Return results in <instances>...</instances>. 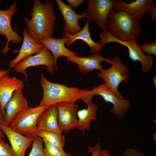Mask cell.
Here are the masks:
<instances>
[{
  "mask_svg": "<svg viewBox=\"0 0 156 156\" xmlns=\"http://www.w3.org/2000/svg\"><path fill=\"white\" fill-rule=\"evenodd\" d=\"M40 83L43 95L40 105H51L62 102L76 103L79 99L87 104L93 99L90 90L51 82L42 73L41 74Z\"/></svg>",
  "mask_w": 156,
  "mask_h": 156,
  "instance_id": "2",
  "label": "cell"
},
{
  "mask_svg": "<svg viewBox=\"0 0 156 156\" xmlns=\"http://www.w3.org/2000/svg\"><path fill=\"white\" fill-rule=\"evenodd\" d=\"M69 41L67 37H63L60 39H56L51 37H44L40 40V43L52 53L56 66L57 65V60L58 58L62 56L66 57L77 56L78 53L71 51L65 46Z\"/></svg>",
  "mask_w": 156,
  "mask_h": 156,
  "instance_id": "16",
  "label": "cell"
},
{
  "mask_svg": "<svg viewBox=\"0 0 156 156\" xmlns=\"http://www.w3.org/2000/svg\"><path fill=\"white\" fill-rule=\"evenodd\" d=\"M43 142L42 139L39 136L34 138L32 148L28 156H44Z\"/></svg>",
  "mask_w": 156,
  "mask_h": 156,
  "instance_id": "24",
  "label": "cell"
},
{
  "mask_svg": "<svg viewBox=\"0 0 156 156\" xmlns=\"http://www.w3.org/2000/svg\"><path fill=\"white\" fill-rule=\"evenodd\" d=\"M9 72V70L0 69V78L2 77L7 75Z\"/></svg>",
  "mask_w": 156,
  "mask_h": 156,
  "instance_id": "33",
  "label": "cell"
},
{
  "mask_svg": "<svg viewBox=\"0 0 156 156\" xmlns=\"http://www.w3.org/2000/svg\"><path fill=\"white\" fill-rule=\"evenodd\" d=\"M87 105L86 109L79 110L77 113L78 118L77 128L82 131L89 130L91 121L97 120L96 112L98 109L97 106L92 101Z\"/></svg>",
  "mask_w": 156,
  "mask_h": 156,
  "instance_id": "22",
  "label": "cell"
},
{
  "mask_svg": "<svg viewBox=\"0 0 156 156\" xmlns=\"http://www.w3.org/2000/svg\"><path fill=\"white\" fill-rule=\"evenodd\" d=\"M109 63L112 66L107 69H103L97 74L98 77L103 79L107 86L121 99H124L119 92L118 88L123 82L127 83L129 81V70L127 66L122 62L118 56L112 60L109 59Z\"/></svg>",
  "mask_w": 156,
  "mask_h": 156,
  "instance_id": "5",
  "label": "cell"
},
{
  "mask_svg": "<svg viewBox=\"0 0 156 156\" xmlns=\"http://www.w3.org/2000/svg\"><path fill=\"white\" fill-rule=\"evenodd\" d=\"M44 147L43 148L44 156H71L64 150L52 146L46 142H44Z\"/></svg>",
  "mask_w": 156,
  "mask_h": 156,
  "instance_id": "25",
  "label": "cell"
},
{
  "mask_svg": "<svg viewBox=\"0 0 156 156\" xmlns=\"http://www.w3.org/2000/svg\"><path fill=\"white\" fill-rule=\"evenodd\" d=\"M102 41L105 44L112 42L119 43L126 47L129 51V58L133 62L139 61L141 64L142 70L147 72L153 68V59L150 55H146L143 52L141 46L133 41H122L116 39L109 31L105 32L102 37Z\"/></svg>",
  "mask_w": 156,
  "mask_h": 156,
  "instance_id": "7",
  "label": "cell"
},
{
  "mask_svg": "<svg viewBox=\"0 0 156 156\" xmlns=\"http://www.w3.org/2000/svg\"><path fill=\"white\" fill-rule=\"evenodd\" d=\"M29 14L31 18L23 17L29 36L37 44H41L44 37L53 38L55 22L57 19L53 1L47 0L44 3L40 0L34 1Z\"/></svg>",
  "mask_w": 156,
  "mask_h": 156,
  "instance_id": "1",
  "label": "cell"
},
{
  "mask_svg": "<svg viewBox=\"0 0 156 156\" xmlns=\"http://www.w3.org/2000/svg\"><path fill=\"white\" fill-rule=\"evenodd\" d=\"M0 128L10 143L14 156H25L27 149L32 144L34 138H27L3 124Z\"/></svg>",
  "mask_w": 156,
  "mask_h": 156,
  "instance_id": "14",
  "label": "cell"
},
{
  "mask_svg": "<svg viewBox=\"0 0 156 156\" xmlns=\"http://www.w3.org/2000/svg\"><path fill=\"white\" fill-rule=\"evenodd\" d=\"M17 1H15L6 10H0V34L5 36L7 38L5 46L1 51L3 53H6L10 50L9 47L10 42L14 44L20 43L22 37L16 31H14L11 25V20L17 10Z\"/></svg>",
  "mask_w": 156,
  "mask_h": 156,
  "instance_id": "10",
  "label": "cell"
},
{
  "mask_svg": "<svg viewBox=\"0 0 156 156\" xmlns=\"http://www.w3.org/2000/svg\"><path fill=\"white\" fill-rule=\"evenodd\" d=\"M66 61L76 63L78 66L80 71L86 74L94 70L101 71L103 69L101 62L108 63L109 59L104 57L99 53L92 54L85 57L78 56L66 57Z\"/></svg>",
  "mask_w": 156,
  "mask_h": 156,
  "instance_id": "18",
  "label": "cell"
},
{
  "mask_svg": "<svg viewBox=\"0 0 156 156\" xmlns=\"http://www.w3.org/2000/svg\"><path fill=\"white\" fill-rule=\"evenodd\" d=\"M37 136L41 138L43 142H46L51 145L64 150L66 139L62 133L45 131H38Z\"/></svg>",
  "mask_w": 156,
  "mask_h": 156,
  "instance_id": "23",
  "label": "cell"
},
{
  "mask_svg": "<svg viewBox=\"0 0 156 156\" xmlns=\"http://www.w3.org/2000/svg\"><path fill=\"white\" fill-rule=\"evenodd\" d=\"M40 65L46 66L47 70L51 73H53L55 70L57 71L58 69L55 65L53 55L45 47L36 55L30 56L24 59L16 64L14 68L17 73L23 74L27 79L26 69L30 67Z\"/></svg>",
  "mask_w": 156,
  "mask_h": 156,
  "instance_id": "9",
  "label": "cell"
},
{
  "mask_svg": "<svg viewBox=\"0 0 156 156\" xmlns=\"http://www.w3.org/2000/svg\"><path fill=\"white\" fill-rule=\"evenodd\" d=\"M90 21L87 19L86 23L82 29L76 34H72L69 33L64 32L63 37L68 38L69 41L66 44L68 47H69L75 41L80 40L86 43L89 47L92 54L99 53L103 47L99 42H94L91 37L89 29Z\"/></svg>",
  "mask_w": 156,
  "mask_h": 156,
  "instance_id": "21",
  "label": "cell"
},
{
  "mask_svg": "<svg viewBox=\"0 0 156 156\" xmlns=\"http://www.w3.org/2000/svg\"><path fill=\"white\" fill-rule=\"evenodd\" d=\"M122 156H146L143 152L133 148H129L125 150Z\"/></svg>",
  "mask_w": 156,
  "mask_h": 156,
  "instance_id": "28",
  "label": "cell"
},
{
  "mask_svg": "<svg viewBox=\"0 0 156 156\" xmlns=\"http://www.w3.org/2000/svg\"><path fill=\"white\" fill-rule=\"evenodd\" d=\"M58 113V125L65 133L77 127V113L78 105L76 103L62 102L56 104Z\"/></svg>",
  "mask_w": 156,
  "mask_h": 156,
  "instance_id": "11",
  "label": "cell"
},
{
  "mask_svg": "<svg viewBox=\"0 0 156 156\" xmlns=\"http://www.w3.org/2000/svg\"><path fill=\"white\" fill-rule=\"evenodd\" d=\"M50 106L40 105L28 107L18 113L12 120L9 126L16 132L30 138L37 136L38 119L41 114Z\"/></svg>",
  "mask_w": 156,
  "mask_h": 156,
  "instance_id": "4",
  "label": "cell"
},
{
  "mask_svg": "<svg viewBox=\"0 0 156 156\" xmlns=\"http://www.w3.org/2000/svg\"><path fill=\"white\" fill-rule=\"evenodd\" d=\"M91 92L93 96L100 95L105 101L112 104L113 107L111 112L118 119L124 118L131 108V104L129 100L118 97L105 83L94 87Z\"/></svg>",
  "mask_w": 156,
  "mask_h": 156,
  "instance_id": "8",
  "label": "cell"
},
{
  "mask_svg": "<svg viewBox=\"0 0 156 156\" xmlns=\"http://www.w3.org/2000/svg\"><path fill=\"white\" fill-rule=\"evenodd\" d=\"M29 107L28 101L22 90L16 91L5 106V114L3 124L9 126L12 120L20 112Z\"/></svg>",
  "mask_w": 156,
  "mask_h": 156,
  "instance_id": "19",
  "label": "cell"
},
{
  "mask_svg": "<svg viewBox=\"0 0 156 156\" xmlns=\"http://www.w3.org/2000/svg\"><path fill=\"white\" fill-rule=\"evenodd\" d=\"M68 4L71 8H76L85 1L84 0H67Z\"/></svg>",
  "mask_w": 156,
  "mask_h": 156,
  "instance_id": "30",
  "label": "cell"
},
{
  "mask_svg": "<svg viewBox=\"0 0 156 156\" xmlns=\"http://www.w3.org/2000/svg\"><path fill=\"white\" fill-rule=\"evenodd\" d=\"M5 119V115H4L1 105L0 104V126L3 124ZM5 138V135L4 133L0 128V138L3 140Z\"/></svg>",
  "mask_w": 156,
  "mask_h": 156,
  "instance_id": "31",
  "label": "cell"
},
{
  "mask_svg": "<svg viewBox=\"0 0 156 156\" xmlns=\"http://www.w3.org/2000/svg\"><path fill=\"white\" fill-rule=\"evenodd\" d=\"M24 84L23 81L16 77H10L8 75L0 78V104L5 116V107L16 91L22 90Z\"/></svg>",
  "mask_w": 156,
  "mask_h": 156,
  "instance_id": "15",
  "label": "cell"
},
{
  "mask_svg": "<svg viewBox=\"0 0 156 156\" xmlns=\"http://www.w3.org/2000/svg\"><path fill=\"white\" fill-rule=\"evenodd\" d=\"M107 25L113 36L122 41L137 42L142 34L138 20L123 11L112 10L108 16Z\"/></svg>",
  "mask_w": 156,
  "mask_h": 156,
  "instance_id": "3",
  "label": "cell"
},
{
  "mask_svg": "<svg viewBox=\"0 0 156 156\" xmlns=\"http://www.w3.org/2000/svg\"><path fill=\"white\" fill-rule=\"evenodd\" d=\"M88 148L92 156H101V148L100 143L98 142L94 146H88Z\"/></svg>",
  "mask_w": 156,
  "mask_h": 156,
  "instance_id": "29",
  "label": "cell"
},
{
  "mask_svg": "<svg viewBox=\"0 0 156 156\" xmlns=\"http://www.w3.org/2000/svg\"><path fill=\"white\" fill-rule=\"evenodd\" d=\"M154 0H136L130 3L121 0H115L114 10L123 11L138 20L142 19L155 5Z\"/></svg>",
  "mask_w": 156,
  "mask_h": 156,
  "instance_id": "12",
  "label": "cell"
},
{
  "mask_svg": "<svg viewBox=\"0 0 156 156\" xmlns=\"http://www.w3.org/2000/svg\"><path fill=\"white\" fill-rule=\"evenodd\" d=\"M23 42L19 53L17 56L9 63V66L11 68H14L16 64L24 59L33 54L40 53L45 47L41 43H36L31 38L28 34L27 28L23 29Z\"/></svg>",
  "mask_w": 156,
  "mask_h": 156,
  "instance_id": "20",
  "label": "cell"
},
{
  "mask_svg": "<svg viewBox=\"0 0 156 156\" xmlns=\"http://www.w3.org/2000/svg\"><path fill=\"white\" fill-rule=\"evenodd\" d=\"M0 156H14L12 148L0 138Z\"/></svg>",
  "mask_w": 156,
  "mask_h": 156,
  "instance_id": "27",
  "label": "cell"
},
{
  "mask_svg": "<svg viewBox=\"0 0 156 156\" xmlns=\"http://www.w3.org/2000/svg\"><path fill=\"white\" fill-rule=\"evenodd\" d=\"M149 13L150 14V18L152 20H156V6H155L151 10Z\"/></svg>",
  "mask_w": 156,
  "mask_h": 156,
  "instance_id": "32",
  "label": "cell"
},
{
  "mask_svg": "<svg viewBox=\"0 0 156 156\" xmlns=\"http://www.w3.org/2000/svg\"><path fill=\"white\" fill-rule=\"evenodd\" d=\"M1 0H0V4H1Z\"/></svg>",
  "mask_w": 156,
  "mask_h": 156,
  "instance_id": "35",
  "label": "cell"
},
{
  "mask_svg": "<svg viewBox=\"0 0 156 156\" xmlns=\"http://www.w3.org/2000/svg\"><path fill=\"white\" fill-rule=\"evenodd\" d=\"M143 52H146L148 55H156V41L152 42H146L141 46Z\"/></svg>",
  "mask_w": 156,
  "mask_h": 156,
  "instance_id": "26",
  "label": "cell"
},
{
  "mask_svg": "<svg viewBox=\"0 0 156 156\" xmlns=\"http://www.w3.org/2000/svg\"><path fill=\"white\" fill-rule=\"evenodd\" d=\"M57 5V10L61 12L65 24L63 28L65 32L74 34L82 29L79 25V21L83 18H88L85 12H83L81 14H77L75 11L73 10L69 5H67L61 0H56Z\"/></svg>",
  "mask_w": 156,
  "mask_h": 156,
  "instance_id": "13",
  "label": "cell"
},
{
  "mask_svg": "<svg viewBox=\"0 0 156 156\" xmlns=\"http://www.w3.org/2000/svg\"><path fill=\"white\" fill-rule=\"evenodd\" d=\"M56 104L50 106L40 115L37 121L38 132L45 131L62 133L58 125Z\"/></svg>",
  "mask_w": 156,
  "mask_h": 156,
  "instance_id": "17",
  "label": "cell"
},
{
  "mask_svg": "<svg viewBox=\"0 0 156 156\" xmlns=\"http://www.w3.org/2000/svg\"><path fill=\"white\" fill-rule=\"evenodd\" d=\"M85 13L90 21L94 23L103 31L107 30L110 11L114 9L115 0H88Z\"/></svg>",
  "mask_w": 156,
  "mask_h": 156,
  "instance_id": "6",
  "label": "cell"
},
{
  "mask_svg": "<svg viewBox=\"0 0 156 156\" xmlns=\"http://www.w3.org/2000/svg\"><path fill=\"white\" fill-rule=\"evenodd\" d=\"M101 156H112L110 155L107 150H102Z\"/></svg>",
  "mask_w": 156,
  "mask_h": 156,
  "instance_id": "34",
  "label": "cell"
}]
</instances>
